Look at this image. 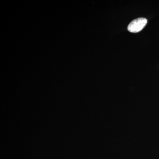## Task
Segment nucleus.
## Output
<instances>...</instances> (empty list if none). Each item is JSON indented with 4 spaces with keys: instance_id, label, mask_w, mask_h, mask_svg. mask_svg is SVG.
I'll return each mask as SVG.
<instances>
[{
    "instance_id": "f257e3e1",
    "label": "nucleus",
    "mask_w": 159,
    "mask_h": 159,
    "mask_svg": "<svg viewBox=\"0 0 159 159\" xmlns=\"http://www.w3.org/2000/svg\"><path fill=\"white\" fill-rule=\"evenodd\" d=\"M148 20L145 18L136 19L131 22L128 25L127 29L132 33H138L142 31L147 24Z\"/></svg>"
}]
</instances>
